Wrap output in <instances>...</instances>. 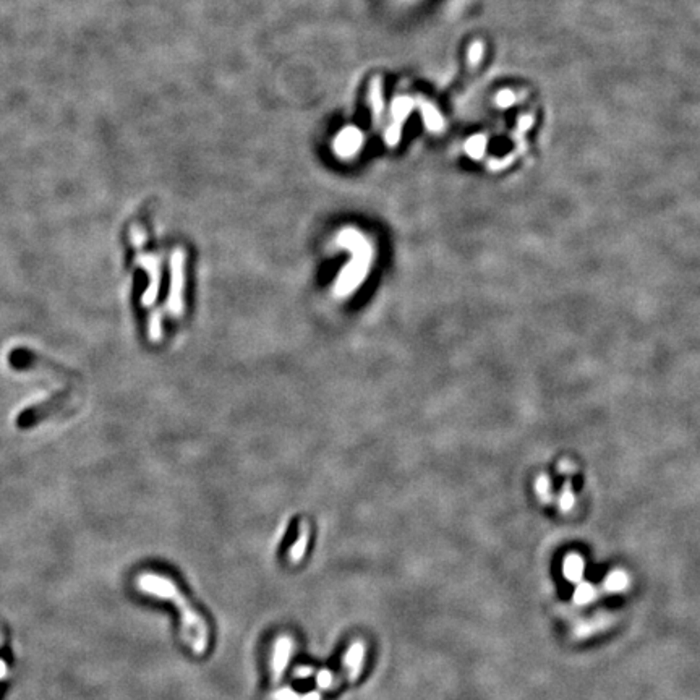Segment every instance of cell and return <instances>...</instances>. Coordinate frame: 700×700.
<instances>
[{
  "label": "cell",
  "instance_id": "cell-1",
  "mask_svg": "<svg viewBox=\"0 0 700 700\" xmlns=\"http://www.w3.org/2000/svg\"><path fill=\"white\" fill-rule=\"evenodd\" d=\"M137 589L153 599L171 601L180 614L182 637L188 643L195 655H204L209 645V628L206 621L198 613L185 595L179 590L174 581L154 572H144L137 577Z\"/></svg>",
  "mask_w": 700,
  "mask_h": 700
},
{
  "label": "cell",
  "instance_id": "cell-2",
  "mask_svg": "<svg viewBox=\"0 0 700 700\" xmlns=\"http://www.w3.org/2000/svg\"><path fill=\"white\" fill-rule=\"evenodd\" d=\"M293 647H295V642L291 636H281L274 642L273 655H271V679L274 684L281 683L284 671L291 661Z\"/></svg>",
  "mask_w": 700,
  "mask_h": 700
},
{
  "label": "cell",
  "instance_id": "cell-3",
  "mask_svg": "<svg viewBox=\"0 0 700 700\" xmlns=\"http://www.w3.org/2000/svg\"><path fill=\"white\" fill-rule=\"evenodd\" d=\"M365 655H367V643L363 641H356L352 642L345 652L342 658V668L345 679L349 683H356L360 676L363 670V663H365Z\"/></svg>",
  "mask_w": 700,
  "mask_h": 700
},
{
  "label": "cell",
  "instance_id": "cell-4",
  "mask_svg": "<svg viewBox=\"0 0 700 700\" xmlns=\"http://www.w3.org/2000/svg\"><path fill=\"white\" fill-rule=\"evenodd\" d=\"M139 263H142L144 268L148 269L149 279H151L148 291L144 292V295H143V303L144 305H151V303L156 300L157 287H159V269H157V261L154 260L153 256L139 255Z\"/></svg>",
  "mask_w": 700,
  "mask_h": 700
},
{
  "label": "cell",
  "instance_id": "cell-5",
  "mask_svg": "<svg viewBox=\"0 0 700 700\" xmlns=\"http://www.w3.org/2000/svg\"><path fill=\"white\" fill-rule=\"evenodd\" d=\"M172 268H174V276H172V295H171V300H169V305H171V310L174 311V313H179L180 307H182V300H180V291H182V284H184V258H182L180 253H175L174 256V261H172Z\"/></svg>",
  "mask_w": 700,
  "mask_h": 700
},
{
  "label": "cell",
  "instance_id": "cell-6",
  "mask_svg": "<svg viewBox=\"0 0 700 700\" xmlns=\"http://www.w3.org/2000/svg\"><path fill=\"white\" fill-rule=\"evenodd\" d=\"M268 700H321V694L318 690H311L307 694H297L291 688H281L273 690L268 695Z\"/></svg>",
  "mask_w": 700,
  "mask_h": 700
},
{
  "label": "cell",
  "instance_id": "cell-7",
  "mask_svg": "<svg viewBox=\"0 0 700 700\" xmlns=\"http://www.w3.org/2000/svg\"><path fill=\"white\" fill-rule=\"evenodd\" d=\"M308 538H310V530H308V525L303 524L300 534H298V538L295 543L292 545L291 552H289V559H291L292 564H298L303 559V554L307 552Z\"/></svg>",
  "mask_w": 700,
  "mask_h": 700
},
{
  "label": "cell",
  "instance_id": "cell-8",
  "mask_svg": "<svg viewBox=\"0 0 700 700\" xmlns=\"http://www.w3.org/2000/svg\"><path fill=\"white\" fill-rule=\"evenodd\" d=\"M316 678V686H318L320 690H333L339 686L340 681L336 679L333 671L329 670H320L315 673Z\"/></svg>",
  "mask_w": 700,
  "mask_h": 700
},
{
  "label": "cell",
  "instance_id": "cell-9",
  "mask_svg": "<svg viewBox=\"0 0 700 700\" xmlns=\"http://www.w3.org/2000/svg\"><path fill=\"white\" fill-rule=\"evenodd\" d=\"M316 670L311 668V666H298V668L293 670V678L295 679H307V678H311V676H315Z\"/></svg>",
  "mask_w": 700,
  "mask_h": 700
},
{
  "label": "cell",
  "instance_id": "cell-10",
  "mask_svg": "<svg viewBox=\"0 0 700 700\" xmlns=\"http://www.w3.org/2000/svg\"><path fill=\"white\" fill-rule=\"evenodd\" d=\"M7 676H8V665H7L6 660H2V658H0V681L7 679Z\"/></svg>",
  "mask_w": 700,
  "mask_h": 700
}]
</instances>
